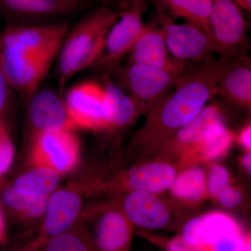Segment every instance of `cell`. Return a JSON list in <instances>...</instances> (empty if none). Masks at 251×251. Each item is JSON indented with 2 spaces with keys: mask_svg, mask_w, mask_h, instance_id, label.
<instances>
[{
  "mask_svg": "<svg viewBox=\"0 0 251 251\" xmlns=\"http://www.w3.org/2000/svg\"><path fill=\"white\" fill-rule=\"evenodd\" d=\"M60 175L46 167L35 168L21 175L15 181L13 188L21 194L31 197H49L59 182Z\"/></svg>",
  "mask_w": 251,
  "mask_h": 251,
  "instance_id": "23",
  "label": "cell"
},
{
  "mask_svg": "<svg viewBox=\"0 0 251 251\" xmlns=\"http://www.w3.org/2000/svg\"><path fill=\"white\" fill-rule=\"evenodd\" d=\"M173 19L183 18L209 34L212 0H145Z\"/></svg>",
  "mask_w": 251,
  "mask_h": 251,
  "instance_id": "21",
  "label": "cell"
},
{
  "mask_svg": "<svg viewBox=\"0 0 251 251\" xmlns=\"http://www.w3.org/2000/svg\"><path fill=\"white\" fill-rule=\"evenodd\" d=\"M11 86L0 69V118L7 107L10 97Z\"/></svg>",
  "mask_w": 251,
  "mask_h": 251,
  "instance_id": "31",
  "label": "cell"
},
{
  "mask_svg": "<svg viewBox=\"0 0 251 251\" xmlns=\"http://www.w3.org/2000/svg\"><path fill=\"white\" fill-rule=\"evenodd\" d=\"M93 0H0V13L9 24H49L85 9Z\"/></svg>",
  "mask_w": 251,
  "mask_h": 251,
  "instance_id": "8",
  "label": "cell"
},
{
  "mask_svg": "<svg viewBox=\"0 0 251 251\" xmlns=\"http://www.w3.org/2000/svg\"><path fill=\"white\" fill-rule=\"evenodd\" d=\"M234 139V132L227 128L210 139L196 145L201 148L203 156L212 160L224 155L230 148Z\"/></svg>",
  "mask_w": 251,
  "mask_h": 251,
  "instance_id": "27",
  "label": "cell"
},
{
  "mask_svg": "<svg viewBox=\"0 0 251 251\" xmlns=\"http://www.w3.org/2000/svg\"><path fill=\"white\" fill-rule=\"evenodd\" d=\"M4 234V220H3L2 214L0 210V239L2 237Z\"/></svg>",
  "mask_w": 251,
  "mask_h": 251,
  "instance_id": "36",
  "label": "cell"
},
{
  "mask_svg": "<svg viewBox=\"0 0 251 251\" xmlns=\"http://www.w3.org/2000/svg\"><path fill=\"white\" fill-rule=\"evenodd\" d=\"M28 122L33 136L45 132L73 129L64 99L54 91H36L29 98Z\"/></svg>",
  "mask_w": 251,
  "mask_h": 251,
  "instance_id": "14",
  "label": "cell"
},
{
  "mask_svg": "<svg viewBox=\"0 0 251 251\" xmlns=\"http://www.w3.org/2000/svg\"><path fill=\"white\" fill-rule=\"evenodd\" d=\"M93 1H98L102 4V6H112L114 0H93Z\"/></svg>",
  "mask_w": 251,
  "mask_h": 251,
  "instance_id": "37",
  "label": "cell"
},
{
  "mask_svg": "<svg viewBox=\"0 0 251 251\" xmlns=\"http://www.w3.org/2000/svg\"><path fill=\"white\" fill-rule=\"evenodd\" d=\"M31 156L36 166L46 167L64 174L77 164L80 144L74 130L39 133L33 136Z\"/></svg>",
  "mask_w": 251,
  "mask_h": 251,
  "instance_id": "10",
  "label": "cell"
},
{
  "mask_svg": "<svg viewBox=\"0 0 251 251\" xmlns=\"http://www.w3.org/2000/svg\"><path fill=\"white\" fill-rule=\"evenodd\" d=\"M188 65L176 61L167 67L127 64L112 74L121 87L143 111H148L157 101L171 92L184 75Z\"/></svg>",
  "mask_w": 251,
  "mask_h": 251,
  "instance_id": "3",
  "label": "cell"
},
{
  "mask_svg": "<svg viewBox=\"0 0 251 251\" xmlns=\"http://www.w3.org/2000/svg\"><path fill=\"white\" fill-rule=\"evenodd\" d=\"M243 166L247 169L248 173L251 174V151L244 155L242 158Z\"/></svg>",
  "mask_w": 251,
  "mask_h": 251,
  "instance_id": "34",
  "label": "cell"
},
{
  "mask_svg": "<svg viewBox=\"0 0 251 251\" xmlns=\"http://www.w3.org/2000/svg\"><path fill=\"white\" fill-rule=\"evenodd\" d=\"M103 77L107 128H125L143 110L108 74Z\"/></svg>",
  "mask_w": 251,
  "mask_h": 251,
  "instance_id": "20",
  "label": "cell"
},
{
  "mask_svg": "<svg viewBox=\"0 0 251 251\" xmlns=\"http://www.w3.org/2000/svg\"><path fill=\"white\" fill-rule=\"evenodd\" d=\"M227 128V120L224 110L219 104L211 103L192 122L168 140L173 145H196L210 139Z\"/></svg>",
  "mask_w": 251,
  "mask_h": 251,
  "instance_id": "17",
  "label": "cell"
},
{
  "mask_svg": "<svg viewBox=\"0 0 251 251\" xmlns=\"http://www.w3.org/2000/svg\"><path fill=\"white\" fill-rule=\"evenodd\" d=\"M43 251H100L94 239L80 226L39 242H32Z\"/></svg>",
  "mask_w": 251,
  "mask_h": 251,
  "instance_id": "24",
  "label": "cell"
},
{
  "mask_svg": "<svg viewBox=\"0 0 251 251\" xmlns=\"http://www.w3.org/2000/svg\"><path fill=\"white\" fill-rule=\"evenodd\" d=\"M93 239L100 251H130L133 224L125 214L109 210L99 219Z\"/></svg>",
  "mask_w": 251,
  "mask_h": 251,
  "instance_id": "19",
  "label": "cell"
},
{
  "mask_svg": "<svg viewBox=\"0 0 251 251\" xmlns=\"http://www.w3.org/2000/svg\"><path fill=\"white\" fill-rule=\"evenodd\" d=\"M221 59L190 64L174 88L149 109L146 124L136 141L158 144L193 121L216 97Z\"/></svg>",
  "mask_w": 251,
  "mask_h": 251,
  "instance_id": "1",
  "label": "cell"
},
{
  "mask_svg": "<svg viewBox=\"0 0 251 251\" xmlns=\"http://www.w3.org/2000/svg\"><path fill=\"white\" fill-rule=\"evenodd\" d=\"M171 187L175 197L185 201H198L206 191L204 172L200 167L189 168L175 176Z\"/></svg>",
  "mask_w": 251,
  "mask_h": 251,
  "instance_id": "25",
  "label": "cell"
},
{
  "mask_svg": "<svg viewBox=\"0 0 251 251\" xmlns=\"http://www.w3.org/2000/svg\"><path fill=\"white\" fill-rule=\"evenodd\" d=\"M14 156V148L6 125L0 118V178L9 169Z\"/></svg>",
  "mask_w": 251,
  "mask_h": 251,
  "instance_id": "28",
  "label": "cell"
},
{
  "mask_svg": "<svg viewBox=\"0 0 251 251\" xmlns=\"http://www.w3.org/2000/svg\"><path fill=\"white\" fill-rule=\"evenodd\" d=\"M156 19L164 31L172 58L186 65L213 58L210 37L201 28L191 23L178 24L168 15L157 11Z\"/></svg>",
  "mask_w": 251,
  "mask_h": 251,
  "instance_id": "7",
  "label": "cell"
},
{
  "mask_svg": "<svg viewBox=\"0 0 251 251\" xmlns=\"http://www.w3.org/2000/svg\"><path fill=\"white\" fill-rule=\"evenodd\" d=\"M241 10L250 14L251 11V0H232Z\"/></svg>",
  "mask_w": 251,
  "mask_h": 251,
  "instance_id": "33",
  "label": "cell"
},
{
  "mask_svg": "<svg viewBox=\"0 0 251 251\" xmlns=\"http://www.w3.org/2000/svg\"><path fill=\"white\" fill-rule=\"evenodd\" d=\"M64 100L73 129L107 128L103 80L85 81L74 85L68 91Z\"/></svg>",
  "mask_w": 251,
  "mask_h": 251,
  "instance_id": "9",
  "label": "cell"
},
{
  "mask_svg": "<svg viewBox=\"0 0 251 251\" xmlns=\"http://www.w3.org/2000/svg\"><path fill=\"white\" fill-rule=\"evenodd\" d=\"M239 231L232 218L214 212L188 221L177 238L189 251H211L225 237Z\"/></svg>",
  "mask_w": 251,
  "mask_h": 251,
  "instance_id": "11",
  "label": "cell"
},
{
  "mask_svg": "<svg viewBox=\"0 0 251 251\" xmlns=\"http://www.w3.org/2000/svg\"><path fill=\"white\" fill-rule=\"evenodd\" d=\"M176 176L175 168L164 163H151L133 170L127 184L133 191L163 192L171 187Z\"/></svg>",
  "mask_w": 251,
  "mask_h": 251,
  "instance_id": "22",
  "label": "cell"
},
{
  "mask_svg": "<svg viewBox=\"0 0 251 251\" xmlns=\"http://www.w3.org/2000/svg\"><path fill=\"white\" fill-rule=\"evenodd\" d=\"M239 143L244 148L250 151L251 148V125L244 127L238 137Z\"/></svg>",
  "mask_w": 251,
  "mask_h": 251,
  "instance_id": "32",
  "label": "cell"
},
{
  "mask_svg": "<svg viewBox=\"0 0 251 251\" xmlns=\"http://www.w3.org/2000/svg\"><path fill=\"white\" fill-rule=\"evenodd\" d=\"M82 208V200L72 190L54 191L48 197L41 234L34 242L66 232L76 226Z\"/></svg>",
  "mask_w": 251,
  "mask_h": 251,
  "instance_id": "15",
  "label": "cell"
},
{
  "mask_svg": "<svg viewBox=\"0 0 251 251\" xmlns=\"http://www.w3.org/2000/svg\"><path fill=\"white\" fill-rule=\"evenodd\" d=\"M69 29V23L66 21L41 25L8 24L0 34V54L57 58Z\"/></svg>",
  "mask_w": 251,
  "mask_h": 251,
  "instance_id": "4",
  "label": "cell"
},
{
  "mask_svg": "<svg viewBox=\"0 0 251 251\" xmlns=\"http://www.w3.org/2000/svg\"><path fill=\"white\" fill-rule=\"evenodd\" d=\"M55 57H19L0 54V69L11 88L29 99L38 91Z\"/></svg>",
  "mask_w": 251,
  "mask_h": 251,
  "instance_id": "13",
  "label": "cell"
},
{
  "mask_svg": "<svg viewBox=\"0 0 251 251\" xmlns=\"http://www.w3.org/2000/svg\"><path fill=\"white\" fill-rule=\"evenodd\" d=\"M19 251H43L42 249L38 246L35 245L33 242L29 243L25 247L21 249Z\"/></svg>",
  "mask_w": 251,
  "mask_h": 251,
  "instance_id": "35",
  "label": "cell"
},
{
  "mask_svg": "<svg viewBox=\"0 0 251 251\" xmlns=\"http://www.w3.org/2000/svg\"><path fill=\"white\" fill-rule=\"evenodd\" d=\"M221 59L217 77L216 96L226 103L250 110L251 105V59Z\"/></svg>",
  "mask_w": 251,
  "mask_h": 251,
  "instance_id": "12",
  "label": "cell"
},
{
  "mask_svg": "<svg viewBox=\"0 0 251 251\" xmlns=\"http://www.w3.org/2000/svg\"><path fill=\"white\" fill-rule=\"evenodd\" d=\"M217 198L224 207L234 208L242 203L243 196L237 189L228 186L219 193Z\"/></svg>",
  "mask_w": 251,
  "mask_h": 251,
  "instance_id": "30",
  "label": "cell"
},
{
  "mask_svg": "<svg viewBox=\"0 0 251 251\" xmlns=\"http://www.w3.org/2000/svg\"><path fill=\"white\" fill-rule=\"evenodd\" d=\"M146 9L145 0L128 2L109 30L101 53L93 67L108 74L120 67L122 59L128 55L145 30L146 24L143 18Z\"/></svg>",
  "mask_w": 251,
  "mask_h": 251,
  "instance_id": "6",
  "label": "cell"
},
{
  "mask_svg": "<svg viewBox=\"0 0 251 251\" xmlns=\"http://www.w3.org/2000/svg\"><path fill=\"white\" fill-rule=\"evenodd\" d=\"M128 55V64L151 67H169L176 61L170 54L164 31L156 19L146 24L143 34Z\"/></svg>",
  "mask_w": 251,
  "mask_h": 251,
  "instance_id": "18",
  "label": "cell"
},
{
  "mask_svg": "<svg viewBox=\"0 0 251 251\" xmlns=\"http://www.w3.org/2000/svg\"><path fill=\"white\" fill-rule=\"evenodd\" d=\"M137 1V0H128V2H133V1Z\"/></svg>",
  "mask_w": 251,
  "mask_h": 251,
  "instance_id": "38",
  "label": "cell"
},
{
  "mask_svg": "<svg viewBox=\"0 0 251 251\" xmlns=\"http://www.w3.org/2000/svg\"><path fill=\"white\" fill-rule=\"evenodd\" d=\"M229 173L224 166L215 165L211 168L207 182L208 192L211 197L217 198L220 193L229 186Z\"/></svg>",
  "mask_w": 251,
  "mask_h": 251,
  "instance_id": "29",
  "label": "cell"
},
{
  "mask_svg": "<svg viewBox=\"0 0 251 251\" xmlns=\"http://www.w3.org/2000/svg\"><path fill=\"white\" fill-rule=\"evenodd\" d=\"M120 14L121 11H117L112 6H101L70 27L57 57L61 92L74 75L93 67L101 53L109 30Z\"/></svg>",
  "mask_w": 251,
  "mask_h": 251,
  "instance_id": "2",
  "label": "cell"
},
{
  "mask_svg": "<svg viewBox=\"0 0 251 251\" xmlns=\"http://www.w3.org/2000/svg\"><path fill=\"white\" fill-rule=\"evenodd\" d=\"M48 197H31L18 193L14 188L5 189L2 201L5 205L24 219L44 217Z\"/></svg>",
  "mask_w": 251,
  "mask_h": 251,
  "instance_id": "26",
  "label": "cell"
},
{
  "mask_svg": "<svg viewBox=\"0 0 251 251\" xmlns=\"http://www.w3.org/2000/svg\"><path fill=\"white\" fill-rule=\"evenodd\" d=\"M248 23L232 0H212L209 35L214 53L224 58L249 55Z\"/></svg>",
  "mask_w": 251,
  "mask_h": 251,
  "instance_id": "5",
  "label": "cell"
},
{
  "mask_svg": "<svg viewBox=\"0 0 251 251\" xmlns=\"http://www.w3.org/2000/svg\"><path fill=\"white\" fill-rule=\"evenodd\" d=\"M123 206L127 219L142 228H165L171 221L168 208L153 193L133 191L126 197Z\"/></svg>",
  "mask_w": 251,
  "mask_h": 251,
  "instance_id": "16",
  "label": "cell"
}]
</instances>
